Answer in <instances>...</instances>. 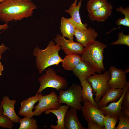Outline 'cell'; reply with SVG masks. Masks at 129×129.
Segmentation results:
<instances>
[{
    "label": "cell",
    "mask_w": 129,
    "mask_h": 129,
    "mask_svg": "<svg viewBox=\"0 0 129 129\" xmlns=\"http://www.w3.org/2000/svg\"><path fill=\"white\" fill-rule=\"evenodd\" d=\"M82 60L81 56L79 54H72L66 55L63 59L61 62L62 67L64 70L71 71Z\"/></svg>",
    "instance_id": "cell-22"
},
{
    "label": "cell",
    "mask_w": 129,
    "mask_h": 129,
    "mask_svg": "<svg viewBox=\"0 0 129 129\" xmlns=\"http://www.w3.org/2000/svg\"><path fill=\"white\" fill-rule=\"evenodd\" d=\"M129 89V82L128 81L123 89V92L122 95L117 101L112 102L106 107L99 108L101 110L105 116L113 117L118 119L122 110V100L125 93Z\"/></svg>",
    "instance_id": "cell-12"
},
{
    "label": "cell",
    "mask_w": 129,
    "mask_h": 129,
    "mask_svg": "<svg viewBox=\"0 0 129 129\" xmlns=\"http://www.w3.org/2000/svg\"><path fill=\"white\" fill-rule=\"evenodd\" d=\"M123 91V89L110 88L97 103L99 108L106 107L109 102H116L119 99L122 95Z\"/></svg>",
    "instance_id": "cell-20"
},
{
    "label": "cell",
    "mask_w": 129,
    "mask_h": 129,
    "mask_svg": "<svg viewBox=\"0 0 129 129\" xmlns=\"http://www.w3.org/2000/svg\"><path fill=\"white\" fill-rule=\"evenodd\" d=\"M81 83V91L83 102L86 100L89 101L94 106L99 108L97 103L94 101L93 96L92 89L91 84L87 79L84 80Z\"/></svg>",
    "instance_id": "cell-23"
},
{
    "label": "cell",
    "mask_w": 129,
    "mask_h": 129,
    "mask_svg": "<svg viewBox=\"0 0 129 129\" xmlns=\"http://www.w3.org/2000/svg\"><path fill=\"white\" fill-rule=\"evenodd\" d=\"M28 0L30 1H32V0Z\"/></svg>",
    "instance_id": "cell-39"
},
{
    "label": "cell",
    "mask_w": 129,
    "mask_h": 129,
    "mask_svg": "<svg viewBox=\"0 0 129 129\" xmlns=\"http://www.w3.org/2000/svg\"><path fill=\"white\" fill-rule=\"evenodd\" d=\"M124 71L126 74L129 72V69H127V70Z\"/></svg>",
    "instance_id": "cell-37"
},
{
    "label": "cell",
    "mask_w": 129,
    "mask_h": 129,
    "mask_svg": "<svg viewBox=\"0 0 129 129\" xmlns=\"http://www.w3.org/2000/svg\"><path fill=\"white\" fill-rule=\"evenodd\" d=\"M82 87L78 84L73 83L66 90L60 89L58 96V102L63 103L81 111L82 107L81 104L83 102L81 91Z\"/></svg>",
    "instance_id": "cell-5"
},
{
    "label": "cell",
    "mask_w": 129,
    "mask_h": 129,
    "mask_svg": "<svg viewBox=\"0 0 129 129\" xmlns=\"http://www.w3.org/2000/svg\"><path fill=\"white\" fill-rule=\"evenodd\" d=\"M19 123L20 124L18 129H37L38 128L36 120L32 118L24 117L21 118Z\"/></svg>",
    "instance_id": "cell-24"
},
{
    "label": "cell",
    "mask_w": 129,
    "mask_h": 129,
    "mask_svg": "<svg viewBox=\"0 0 129 129\" xmlns=\"http://www.w3.org/2000/svg\"><path fill=\"white\" fill-rule=\"evenodd\" d=\"M74 36L77 42L85 47L90 43L95 40L98 33L95 29L90 27L84 31L76 28Z\"/></svg>",
    "instance_id": "cell-14"
},
{
    "label": "cell",
    "mask_w": 129,
    "mask_h": 129,
    "mask_svg": "<svg viewBox=\"0 0 129 129\" xmlns=\"http://www.w3.org/2000/svg\"><path fill=\"white\" fill-rule=\"evenodd\" d=\"M54 41L56 44L59 45L66 55L76 54L81 55L83 52L85 47L78 42L73 40L66 39L65 37L57 34Z\"/></svg>",
    "instance_id": "cell-9"
},
{
    "label": "cell",
    "mask_w": 129,
    "mask_h": 129,
    "mask_svg": "<svg viewBox=\"0 0 129 129\" xmlns=\"http://www.w3.org/2000/svg\"><path fill=\"white\" fill-rule=\"evenodd\" d=\"M83 102L81 110L85 120L88 123L91 121L96 122L104 128L103 119L105 115L101 110L94 106L87 100L84 101Z\"/></svg>",
    "instance_id": "cell-8"
},
{
    "label": "cell",
    "mask_w": 129,
    "mask_h": 129,
    "mask_svg": "<svg viewBox=\"0 0 129 129\" xmlns=\"http://www.w3.org/2000/svg\"><path fill=\"white\" fill-rule=\"evenodd\" d=\"M60 46L52 40L50 41L44 49H41L38 46L33 49V55L36 57V64L40 74H42L45 69L54 65H58L63 60L59 56V52Z\"/></svg>",
    "instance_id": "cell-2"
},
{
    "label": "cell",
    "mask_w": 129,
    "mask_h": 129,
    "mask_svg": "<svg viewBox=\"0 0 129 129\" xmlns=\"http://www.w3.org/2000/svg\"><path fill=\"white\" fill-rule=\"evenodd\" d=\"M14 126V123L7 116L0 114V127L11 129Z\"/></svg>",
    "instance_id": "cell-29"
},
{
    "label": "cell",
    "mask_w": 129,
    "mask_h": 129,
    "mask_svg": "<svg viewBox=\"0 0 129 129\" xmlns=\"http://www.w3.org/2000/svg\"><path fill=\"white\" fill-rule=\"evenodd\" d=\"M122 109H129V89L125 93L122 102Z\"/></svg>",
    "instance_id": "cell-30"
},
{
    "label": "cell",
    "mask_w": 129,
    "mask_h": 129,
    "mask_svg": "<svg viewBox=\"0 0 129 129\" xmlns=\"http://www.w3.org/2000/svg\"><path fill=\"white\" fill-rule=\"evenodd\" d=\"M108 3L107 0H89L86 5V9L91 13Z\"/></svg>",
    "instance_id": "cell-25"
},
{
    "label": "cell",
    "mask_w": 129,
    "mask_h": 129,
    "mask_svg": "<svg viewBox=\"0 0 129 129\" xmlns=\"http://www.w3.org/2000/svg\"><path fill=\"white\" fill-rule=\"evenodd\" d=\"M39 100L38 104L34 106L33 111L34 116H39L45 111L49 109L59 108L61 106L58 102L57 95L54 91L46 95L39 93Z\"/></svg>",
    "instance_id": "cell-7"
},
{
    "label": "cell",
    "mask_w": 129,
    "mask_h": 129,
    "mask_svg": "<svg viewBox=\"0 0 129 129\" xmlns=\"http://www.w3.org/2000/svg\"><path fill=\"white\" fill-rule=\"evenodd\" d=\"M77 110L71 107L66 113L64 124L65 129H86L79 122L77 114Z\"/></svg>",
    "instance_id": "cell-17"
},
{
    "label": "cell",
    "mask_w": 129,
    "mask_h": 129,
    "mask_svg": "<svg viewBox=\"0 0 129 129\" xmlns=\"http://www.w3.org/2000/svg\"><path fill=\"white\" fill-rule=\"evenodd\" d=\"M70 106L67 105H61L57 109H49L45 111V114L48 115L50 113L54 114L57 117L56 125H51L50 127L52 129H65L64 124V120L65 114Z\"/></svg>",
    "instance_id": "cell-19"
},
{
    "label": "cell",
    "mask_w": 129,
    "mask_h": 129,
    "mask_svg": "<svg viewBox=\"0 0 129 129\" xmlns=\"http://www.w3.org/2000/svg\"><path fill=\"white\" fill-rule=\"evenodd\" d=\"M3 112V109L2 107L1 104H0V114H2Z\"/></svg>",
    "instance_id": "cell-36"
},
{
    "label": "cell",
    "mask_w": 129,
    "mask_h": 129,
    "mask_svg": "<svg viewBox=\"0 0 129 129\" xmlns=\"http://www.w3.org/2000/svg\"><path fill=\"white\" fill-rule=\"evenodd\" d=\"M122 112L129 116V109H123L122 110Z\"/></svg>",
    "instance_id": "cell-34"
},
{
    "label": "cell",
    "mask_w": 129,
    "mask_h": 129,
    "mask_svg": "<svg viewBox=\"0 0 129 129\" xmlns=\"http://www.w3.org/2000/svg\"><path fill=\"white\" fill-rule=\"evenodd\" d=\"M37 8L28 0H6L0 3V20L5 23L31 16Z\"/></svg>",
    "instance_id": "cell-1"
},
{
    "label": "cell",
    "mask_w": 129,
    "mask_h": 129,
    "mask_svg": "<svg viewBox=\"0 0 129 129\" xmlns=\"http://www.w3.org/2000/svg\"><path fill=\"white\" fill-rule=\"evenodd\" d=\"M109 70L111 74L108 81L110 88L123 89L127 82L126 73L123 70L118 69L114 66H110Z\"/></svg>",
    "instance_id": "cell-10"
},
{
    "label": "cell",
    "mask_w": 129,
    "mask_h": 129,
    "mask_svg": "<svg viewBox=\"0 0 129 129\" xmlns=\"http://www.w3.org/2000/svg\"><path fill=\"white\" fill-rule=\"evenodd\" d=\"M45 71V73L38 78L40 86L37 93H41L48 87L59 91L65 89L68 87V84L65 79L57 75L54 69L48 68Z\"/></svg>",
    "instance_id": "cell-4"
},
{
    "label": "cell",
    "mask_w": 129,
    "mask_h": 129,
    "mask_svg": "<svg viewBox=\"0 0 129 129\" xmlns=\"http://www.w3.org/2000/svg\"><path fill=\"white\" fill-rule=\"evenodd\" d=\"M16 100H11L7 96H5L0 102L3 109L2 114L7 116L13 123H19L21 119L17 115L15 110Z\"/></svg>",
    "instance_id": "cell-13"
},
{
    "label": "cell",
    "mask_w": 129,
    "mask_h": 129,
    "mask_svg": "<svg viewBox=\"0 0 129 129\" xmlns=\"http://www.w3.org/2000/svg\"><path fill=\"white\" fill-rule=\"evenodd\" d=\"M82 0H80L77 5V0H75L69 8L65 11L71 16V17L69 18L76 28L80 31H84L87 29V24L86 23L83 24L81 19L79 10L81 5Z\"/></svg>",
    "instance_id": "cell-11"
},
{
    "label": "cell",
    "mask_w": 129,
    "mask_h": 129,
    "mask_svg": "<svg viewBox=\"0 0 129 129\" xmlns=\"http://www.w3.org/2000/svg\"><path fill=\"white\" fill-rule=\"evenodd\" d=\"M75 29L69 18L62 17L61 19L60 30L62 36L73 40Z\"/></svg>",
    "instance_id": "cell-21"
},
{
    "label": "cell",
    "mask_w": 129,
    "mask_h": 129,
    "mask_svg": "<svg viewBox=\"0 0 129 129\" xmlns=\"http://www.w3.org/2000/svg\"><path fill=\"white\" fill-rule=\"evenodd\" d=\"M7 23H5L4 24L0 25V31L2 30H5L8 27Z\"/></svg>",
    "instance_id": "cell-33"
},
{
    "label": "cell",
    "mask_w": 129,
    "mask_h": 129,
    "mask_svg": "<svg viewBox=\"0 0 129 129\" xmlns=\"http://www.w3.org/2000/svg\"><path fill=\"white\" fill-rule=\"evenodd\" d=\"M118 35V40L112 43L110 45L123 44L129 47V35H125L123 31H121Z\"/></svg>",
    "instance_id": "cell-28"
},
{
    "label": "cell",
    "mask_w": 129,
    "mask_h": 129,
    "mask_svg": "<svg viewBox=\"0 0 129 129\" xmlns=\"http://www.w3.org/2000/svg\"><path fill=\"white\" fill-rule=\"evenodd\" d=\"M118 119V124L115 129H129V116L122 112Z\"/></svg>",
    "instance_id": "cell-26"
},
{
    "label": "cell",
    "mask_w": 129,
    "mask_h": 129,
    "mask_svg": "<svg viewBox=\"0 0 129 129\" xmlns=\"http://www.w3.org/2000/svg\"><path fill=\"white\" fill-rule=\"evenodd\" d=\"M72 71L73 74L78 78L81 82L95 74L92 68L83 60L77 64Z\"/></svg>",
    "instance_id": "cell-18"
},
{
    "label": "cell",
    "mask_w": 129,
    "mask_h": 129,
    "mask_svg": "<svg viewBox=\"0 0 129 129\" xmlns=\"http://www.w3.org/2000/svg\"><path fill=\"white\" fill-rule=\"evenodd\" d=\"M113 7L108 3L100 8L89 13L88 16L92 21L104 22L111 16Z\"/></svg>",
    "instance_id": "cell-15"
},
{
    "label": "cell",
    "mask_w": 129,
    "mask_h": 129,
    "mask_svg": "<svg viewBox=\"0 0 129 129\" xmlns=\"http://www.w3.org/2000/svg\"><path fill=\"white\" fill-rule=\"evenodd\" d=\"M107 45L99 41H94L85 47L81 55L82 60L89 65L95 72L101 73L105 69L103 64V53Z\"/></svg>",
    "instance_id": "cell-3"
},
{
    "label": "cell",
    "mask_w": 129,
    "mask_h": 129,
    "mask_svg": "<svg viewBox=\"0 0 129 129\" xmlns=\"http://www.w3.org/2000/svg\"><path fill=\"white\" fill-rule=\"evenodd\" d=\"M6 0H0V3L3 2Z\"/></svg>",
    "instance_id": "cell-38"
},
{
    "label": "cell",
    "mask_w": 129,
    "mask_h": 129,
    "mask_svg": "<svg viewBox=\"0 0 129 129\" xmlns=\"http://www.w3.org/2000/svg\"><path fill=\"white\" fill-rule=\"evenodd\" d=\"M1 58H0V75H2V72L4 69V67L3 65L2 64L1 62L0 61V60Z\"/></svg>",
    "instance_id": "cell-35"
},
{
    "label": "cell",
    "mask_w": 129,
    "mask_h": 129,
    "mask_svg": "<svg viewBox=\"0 0 129 129\" xmlns=\"http://www.w3.org/2000/svg\"><path fill=\"white\" fill-rule=\"evenodd\" d=\"M111 76V73L108 70L106 71L103 74H95L91 75L87 79L91 85L93 93L95 96L94 99L97 103L110 88L108 81Z\"/></svg>",
    "instance_id": "cell-6"
},
{
    "label": "cell",
    "mask_w": 129,
    "mask_h": 129,
    "mask_svg": "<svg viewBox=\"0 0 129 129\" xmlns=\"http://www.w3.org/2000/svg\"><path fill=\"white\" fill-rule=\"evenodd\" d=\"M5 30H4L3 31L0 32V34ZM8 49V47L5 46L3 43L0 46V58H1L2 54Z\"/></svg>",
    "instance_id": "cell-32"
},
{
    "label": "cell",
    "mask_w": 129,
    "mask_h": 129,
    "mask_svg": "<svg viewBox=\"0 0 129 129\" xmlns=\"http://www.w3.org/2000/svg\"><path fill=\"white\" fill-rule=\"evenodd\" d=\"M39 100V93H36L35 96L22 101L18 113L19 115L24 117L32 118L34 116L33 112L32 111L34 105Z\"/></svg>",
    "instance_id": "cell-16"
},
{
    "label": "cell",
    "mask_w": 129,
    "mask_h": 129,
    "mask_svg": "<svg viewBox=\"0 0 129 129\" xmlns=\"http://www.w3.org/2000/svg\"><path fill=\"white\" fill-rule=\"evenodd\" d=\"M118 119L113 117L105 116L103 119L104 129H115Z\"/></svg>",
    "instance_id": "cell-27"
},
{
    "label": "cell",
    "mask_w": 129,
    "mask_h": 129,
    "mask_svg": "<svg viewBox=\"0 0 129 129\" xmlns=\"http://www.w3.org/2000/svg\"><path fill=\"white\" fill-rule=\"evenodd\" d=\"M88 129H104V128L100 125L97 123L90 121L88 123Z\"/></svg>",
    "instance_id": "cell-31"
}]
</instances>
